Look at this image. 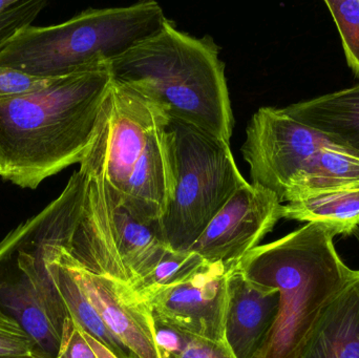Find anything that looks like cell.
I'll return each mask as SVG.
<instances>
[{"label":"cell","instance_id":"1","mask_svg":"<svg viewBox=\"0 0 359 358\" xmlns=\"http://www.w3.org/2000/svg\"><path fill=\"white\" fill-rule=\"evenodd\" d=\"M111 82L107 65L55 78L43 90L0 101L1 178L36 189L81 163Z\"/></svg>","mask_w":359,"mask_h":358},{"label":"cell","instance_id":"2","mask_svg":"<svg viewBox=\"0 0 359 358\" xmlns=\"http://www.w3.org/2000/svg\"><path fill=\"white\" fill-rule=\"evenodd\" d=\"M334 230L306 223L285 237L259 245L238 264L251 281L276 288L280 309L261 358H304L333 303L359 281L335 248Z\"/></svg>","mask_w":359,"mask_h":358},{"label":"cell","instance_id":"3","mask_svg":"<svg viewBox=\"0 0 359 358\" xmlns=\"http://www.w3.org/2000/svg\"><path fill=\"white\" fill-rule=\"evenodd\" d=\"M170 118L113 79L79 170L145 220L160 222L174 189Z\"/></svg>","mask_w":359,"mask_h":358},{"label":"cell","instance_id":"4","mask_svg":"<svg viewBox=\"0 0 359 358\" xmlns=\"http://www.w3.org/2000/svg\"><path fill=\"white\" fill-rule=\"evenodd\" d=\"M113 79L155 103L170 119L229 143L233 113L219 48L172 21L109 64Z\"/></svg>","mask_w":359,"mask_h":358},{"label":"cell","instance_id":"5","mask_svg":"<svg viewBox=\"0 0 359 358\" xmlns=\"http://www.w3.org/2000/svg\"><path fill=\"white\" fill-rule=\"evenodd\" d=\"M168 21L155 0L88 8L59 25L23 27L0 48V67L46 79L107 67Z\"/></svg>","mask_w":359,"mask_h":358},{"label":"cell","instance_id":"6","mask_svg":"<svg viewBox=\"0 0 359 358\" xmlns=\"http://www.w3.org/2000/svg\"><path fill=\"white\" fill-rule=\"evenodd\" d=\"M174 189L162 214V235L172 252H187L226 202L247 181L229 143L170 119Z\"/></svg>","mask_w":359,"mask_h":358},{"label":"cell","instance_id":"7","mask_svg":"<svg viewBox=\"0 0 359 358\" xmlns=\"http://www.w3.org/2000/svg\"><path fill=\"white\" fill-rule=\"evenodd\" d=\"M86 176V199L65 247L67 256L94 275L132 287L170 252L161 224L141 218L114 198L102 181Z\"/></svg>","mask_w":359,"mask_h":358},{"label":"cell","instance_id":"8","mask_svg":"<svg viewBox=\"0 0 359 358\" xmlns=\"http://www.w3.org/2000/svg\"><path fill=\"white\" fill-rule=\"evenodd\" d=\"M339 144L302 123L284 109L265 106L252 116L242 146L251 184L269 189L284 202L287 193L314 153Z\"/></svg>","mask_w":359,"mask_h":358},{"label":"cell","instance_id":"9","mask_svg":"<svg viewBox=\"0 0 359 358\" xmlns=\"http://www.w3.org/2000/svg\"><path fill=\"white\" fill-rule=\"evenodd\" d=\"M33 250L20 249L16 273L0 275V307L8 311L42 352L58 357L63 327L69 315L32 240Z\"/></svg>","mask_w":359,"mask_h":358},{"label":"cell","instance_id":"10","mask_svg":"<svg viewBox=\"0 0 359 358\" xmlns=\"http://www.w3.org/2000/svg\"><path fill=\"white\" fill-rule=\"evenodd\" d=\"M282 212L283 204L276 193L247 182L226 202L189 250L230 271L259 247L283 219Z\"/></svg>","mask_w":359,"mask_h":358},{"label":"cell","instance_id":"11","mask_svg":"<svg viewBox=\"0 0 359 358\" xmlns=\"http://www.w3.org/2000/svg\"><path fill=\"white\" fill-rule=\"evenodd\" d=\"M228 273L224 265L211 264L192 279L149 294L144 301L155 323L181 333L226 344Z\"/></svg>","mask_w":359,"mask_h":358},{"label":"cell","instance_id":"12","mask_svg":"<svg viewBox=\"0 0 359 358\" xmlns=\"http://www.w3.org/2000/svg\"><path fill=\"white\" fill-rule=\"evenodd\" d=\"M43 237V235H42ZM59 262L73 273L90 304L98 311L109 331L133 358H161L157 345L155 319L149 305L126 284L94 275L72 262L65 246L46 237Z\"/></svg>","mask_w":359,"mask_h":358},{"label":"cell","instance_id":"13","mask_svg":"<svg viewBox=\"0 0 359 358\" xmlns=\"http://www.w3.org/2000/svg\"><path fill=\"white\" fill-rule=\"evenodd\" d=\"M225 342L234 358H261L280 309L278 289L251 281L238 265L228 273Z\"/></svg>","mask_w":359,"mask_h":358},{"label":"cell","instance_id":"14","mask_svg":"<svg viewBox=\"0 0 359 358\" xmlns=\"http://www.w3.org/2000/svg\"><path fill=\"white\" fill-rule=\"evenodd\" d=\"M302 123L359 153V85L284 107Z\"/></svg>","mask_w":359,"mask_h":358},{"label":"cell","instance_id":"15","mask_svg":"<svg viewBox=\"0 0 359 358\" xmlns=\"http://www.w3.org/2000/svg\"><path fill=\"white\" fill-rule=\"evenodd\" d=\"M282 218L318 223L337 235H351L359 226V183L299 193L283 205Z\"/></svg>","mask_w":359,"mask_h":358},{"label":"cell","instance_id":"16","mask_svg":"<svg viewBox=\"0 0 359 358\" xmlns=\"http://www.w3.org/2000/svg\"><path fill=\"white\" fill-rule=\"evenodd\" d=\"M304 358H359V281L327 311Z\"/></svg>","mask_w":359,"mask_h":358},{"label":"cell","instance_id":"17","mask_svg":"<svg viewBox=\"0 0 359 358\" xmlns=\"http://www.w3.org/2000/svg\"><path fill=\"white\" fill-rule=\"evenodd\" d=\"M359 183V153L341 144L324 147L314 153L295 179L284 202L299 193L335 188Z\"/></svg>","mask_w":359,"mask_h":358},{"label":"cell","instance_id":"18","mask_svg":"<svg viewBox=\"0 0 359 358\" xmlns=\"http://www.w3.org/2000/svg\"><path fill=\"white\" fill-rule=\"evenodd\" d=\"M210 265L200 254L191 250H170L149 275L130 288L139 298H143L158 290L184 283L206 270Z\"/></svg>","mask_w":359,"mask_h":358},{"label":"cell","instance_id":"19","mask_svg":"<svg viewBox=\"0 0 359 358\" xmlns=\"http://www.w3.org/2000/svg\"><path fill=\"white\" fill-rule=\"evenodd\" d=\"M161 358H234L227 344H217L156 324Z\"/></svg>","mask_w":359,"mask_h":358},{"label":"cell","instance_id":"20","mask_svg":"<svg viewBox=\"0 0 359 358\" xmlns=\"http://www.w3.org/2000/svg\"><path fill=\"white\" fill-rule=\"evenodd\" d=\"M325 4L339 29L348 64L359 77V0H327Z\"/></svg>","mask_w":359,"mask_h":358},{"label":"cell","instance_id":"21","mask_svg":"<svg viewBox=\"0 0 359 358\" xmlns=\"http://www.w3.org/2000/svg\"><path fill=\"white\" fill-rule=\"evenodd\" d=\"M40 351L20 324L0 307V357H29Z\"/></svg>","mask_w":359,"mask_h":358},{"label":"cell","instance_id":"22","mask_svg":"<svg viewBox=\"0 0 359 358\" xmlns=\"http://www.w3.org/2000/svg\"><path fill=\"white\" fill-rule=\"evenodd\" d=\"M55 78L36 77L18 69L0 67V101L43 90Z\"/></svg>","mask_w":359,"mask_h":358},{"label":"cell","instance_id":"23","mask_svg":"<svg viewBox=\"0 0 359 358\" xmlns=\"http://www.w3.org/2000/svg\"><path fill=\"white\" fill-rule=\"evenodd\" d=\"M46 6L44 0H21L18 6L0 15V48L17 32L31 25Z\"/></svg>","mask_w":359,"mask_h":358},{"label":"cell","instance_id":"24","mask_svg":"<svg viewBox=\"0 0 359 358\" xmlns=\"http://www.w3.org/2000/svg\"><path fill=\"white\" fill-rule=\"evenodd\" d=\"M59 357L61 358H97L92 347L84 338L81 328L69 317L63 327Z\"/></svg>","mask_w":359,"mask_h":358},{"label":"cell","instance_id":"25","mask_svg":"<svg viewBox=\"0 0 359 358\" xmlns=\"http://www.w3.org/2000/svg\"><path fill=\"white\" fill-rule=\"evenodd\" d=\"M21 0H0V15L12 10L20 4Z\"/></svg>","mask_w":359,"mask_h":358},{"label":"cell","instance_id":"26","mask_svg":"<svg viewBox=\"0 0 359 358\" xmlns=\"http://www.w3.org/2000/svg\"><path fill=\"white\" fill-rule=\"evenodd\" d=\"M0 358H50L48 355H46V353L40 352L36 353V354L29 355V357H0Z\"/></svg>","mask_w":359,"mask_h":358},{"label":"cell","instance_id":"27","mask_svg":"<svg viewBox=\"0 0 359 358\" xmlns=\"http://www.w3.org/2000/svg\"><path fill=\"white\" fill-rule=\"evenodd\" d=\"M352 235H354V237H356V240L359 242V226L358 228L355 229V230L353 231V233H352Z\"/></svg>","mask_w":359,"mask_h":358},{"label":"cell","instance_id":"28","mask_svg":"<svg viewBox=\"0 0 359 358\" xmlns=\"http://www.w3.org/2000/svg\"><path fill=\"white\" fill-rule=\"evenodd\" d=\"M1 174H2V170H1V166H0V177H1Z\"/></svg>","mask_w":359,"mask_h":358},{"label":"cell","instance_id":"29","mask_svg":"<svg viewBox=\"0 0 359 358\" xmlns=\"http://www.w3.org/2000/svg\"><path fill=\"white\" fill-rule=\"evenodd\" d=\"M56 358H61V357H57Z\"/></svg>","mask_w":359,"mask_h":358}]
</instances>
